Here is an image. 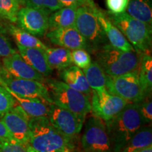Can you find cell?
I'll list each match as a JSON object with an SVG mask.
<instances>
[{"instance_id": "cell-1", "label": "cell", "mask_w": 152, "mask_h": 152, "mask_svg": "<svg viewBox=\"0 0 152 152\" xmlns=\"http://www.w3.org/2000/svg\"><path fill=\"white\" fill-rule=\"evenodd\" d=\"M29 145L38 152H75V140L51 125L47 117L30 118Z\"/></svg>"}, {"instance_id": "cell-2", "label": "cell", "mask_w": 152, "mask_h": 152, "mask_svg": "<svg viewBox=\"0 0 152 152\" xmlns=\"http://www.w3.org/2000/svg\"><path fill=\"white\" fill-rule=\"evenodd\" d=\"M105 123L113 152H121L137 131L144 125L138 103H128L118 114Z\"/></svg>"}, {"instance_id": "cell-3", "label": "cell", "mask_w": 152, "mask_h": 152, "mask_svg": "<svg viewBox=\"0 0 152 152\" xmlns=\"http://www.w3.org/2000/svg\"><path fill=\"white\" fill-rule=\"evenodd\" d=\"M96 61L107 75L117 76L137 71L140 54L135 51L125 52L106 44L96 50Z\"/></svg>"}, {"instance_id": "cell-4", "label": "cell", "mask_w": 152, "mask_h": 152, "mask_svg": "<svg viewBox=\"0 0 152 152\" xmlns=\"http://www.w3.org/2000/svg\"><path fill=\"white\" fill-rule=\"evenodd\" d=\"M45 83L52 104L83 117L91 111L90 98L86 94L74 90L63 81L49 79Z\"/></svg>"}, {"instance_id": "cell-5", "label": "cell", "mask_w": 152, "mask_h": 152, "mask_svg": "<svg viewBox=\"0 0 152 152\" xmlns=\"http://www.w3.org/2000/svg\"><path fill=\"white\" fill-rule=\"evenodd\" d=\"M111 22L115 25L139 54L150 53L151 48L152 28L126 12L113 15L106 13Z\"/></svg>"}, {"instance_id": "cell-6", "label": "cell", "mask_w": 152, "mask_h": 152, "mask_svg": "<svg viewBox=\"0 0 152 152\" xmlns=\"http://www.w3.org/2000/svg\"><path fill=\"white\" fill-rule=\"evenodd\" d=\"M75 27L86 39L88 49L96 51L107 44L103 28L91 7L86 6L77 7Z\"/></svg>"}, {"instance_id": "cell-7", "label": "cell", "mask_w": 152, "mask_h": 152, "mask_svg": "<svg viewBox=\"0 0 152 152\" xmlns=\"http://www.w3.org/2000/svg\"><path fill=\"white\" fill-rule=\"evenodd\" d=\"M83 152H113L105 121L93 115L87 119L81 138Z\"/></svg>"}, {"instance_id": "cell-8", "label": "cell", "mask_w": 152, "mask_h": 152, "mask_svg": "<svg viewBox=\"0 0 152 152\" xmlns=\"http://www.w3.org/2000/svg\"><path fill=\"white\" fill-rule=\"evenodd\" d=\"M138 70L117 76L106 75V90L129 103L141 102L144 97L139 83Z\"/></svg>"}, {"instance_id": "cell-9", "label": "cell", "mask_w": 152, "mask_h": 152, "mask_svg": "<svg viewBox=\"0 0 152 152\" xmlns=\"http://www.w3.org/2000/svg\"><path fill=\"white\" fill-rule=\"evenodd\" d=\"M47 118L51 125L58 132L74 140L80 132L86 118L54 104L49 105Z\"/></svg>"}, {"instance_id": "cell-10", "label": "cell", "mask_w": 152, "mask_h": 152, "mask_svg": "<svg viewBox=\"0 0 152 152\" xmlns=\"http://www.w3.org/2000/svg\"><path fill=\"white\" fill-rule=\"evenodd\" d=\"M1 85L22 97L39 99L52 104L48 88L42 82L13 77L7 75L3 69L1 74Z\"/></svg>"}, {"instance_id": "cell-11", "label": "cell", "mask_w": 152, "mask_h": 152, "mask_svg": "<svg viewBox=\"0 0 152 152\" xmlns=\"http://www.w3.org/2000/svg\"><path fill=\"white\" fill-rule=\"evenodd\" d=\"M90 103L93 115L107 121L118 114L129 102L116 95L110 94L104 89L92 90Z\"/></svg>"}, {"instance_id": "cell-12", "label": "cell", "mask_w": 152, "mask_h": 152, "mask_svg": "<svg viewBox=\"0 0 152 152\" xmlns=\"http://www.w3.org/2000/svg\"><path fill=\"white\" fill-rule=\"evenodd\" d=\"M30 118L21 107L16 104L4 114L1 121L15 140L22 144H29Z\"/></svg>"}, {"instance_id": "cell-13", "label": "cell", "mask_w": 152, "mask_h": 152, "mask_svg": "<svg viewBox=\"0 0 152 152\" xmlns=\"http://www.w3.org/2000/svg\"><path fill=\"white\" fill-rule=\"evenodd\" d=\"M16 23L18 27L34 36H43L49 29V15L29 7L19 9Z\"/></svg>"}, {"instance_id": "cell-14", "label": "cell", "mask_w": 152, "mask_h": 152, "mask_svg": "<svg viewBox=\"0 0 152 152\" xmlns=\"http://www.w3.org/2000/svg\"><path fill=\"white\" fill-rule=\"evenodd\" d=\"M2 68L7 75L16 78L35 80L42 83L46 80L45 77L25 61L18 52L3 58Z\"/></svg>"}, {"instance_id": "cell-15", "label": "cell", "mask_w": 152, "mask_h": 152, "mask_svg": "<svg viewBox=\"0 0 152 152\" xmlns=\"http://www.w3.org/2000/svg\"><path fill=\"white\" fill-rule=\"evenodd\" d=\"M47 37L54 45L70 50L88 49L86 39L77 31L75 26L49 30L47 33Z\"/></svg>"}, {"instance_id": "cell-16", "label": "cell", "mask_w": 152, "mask_h": 152, "mask_svg": "<svg viewBox=\"0 0 152 152\" xmlns=\"http://www.w3.org/2000/svg\"><path fill=\"white\" fill-rule=\"evenodd\" d=\"M92 9L97 16L99 21L103 28L106 39L112 47L125 52L135 51L128 39L125 38L122 32L111 22L106 13L104 12L96 6L92 8Z\"/></svg>"}, {"instance_id": "cell-17", "label": "cell", "mask_w": 152, "mask_h": 152, "mask_svg": "<svg viewBox=\"0 0 152 152\" xmlns=\"http://www.w3.org/2000/svg\"><path fill=\"white\" fill-rule=\"evenodd\" d=\"M18 53L23 59L44 77L50 75L53 70L49 66L43 49L27 48L17 45Z\"/></svg>"}, {"instance_id": "cell-18", "label": "cell", "mask_w": 152, "mask_h": 152, "mask_svg": "<svg viewBox=\"0 0 152 152\" xmlns=\"http://www.w3.org/2000/svg\"><path fill=\"white\" fill-rule=\"evenodd\" d=\"M60 76L63 82L68 86L91 97L92 90L89 86L84 72L80 68L72 65L61 70Z\"/></svg>"}, {"instance_id": "cell-19", "label": "cell", "mask_w": 152, "mask_h": 152, "mask_svg": "<svg viewBox=\"0 0 152 152\" xmlns=\"http://www.w3.org/2000/svg\"><path fill=\"white\" fill-rule=\"evenodd\" d=\"M7 90L14 98L17 104H18L21 107V109L28 114V116L31 118L48 116L49 105L51 104L43 100L39 99L22 97V96H18L11 92L8 88H7Z\"/></svg>"}, {"instance_id": "cell-20", "label": "cell", "mask_w": 152, "mask_h": 152, "mask_svg": "<svg viewBox=\"0 0 152 152\" xmlns=\"http://www.w3.org/2000/svg\"><path fill=\"white\" fill-rule=\"evenodd\" d=\"M138 78L144 97L151 96L152 91V58L150 53L140 54Z\"/></svg>"}, {"instance_id": "cell-21", "label": "cell", "mask_w": 152, "mask_h": 152, "mask_svg": "<svg viewBox=\"0 0 152 152\" xmlns=\"http://www.w3.org/2000/svg\"><path fill=\"white\" fill-rule=\"evenodd\" d=\"M45 57L49 66L52 70L61 71L64 68L73 65L71 59V50L64 47L49 48L44 50Z\"/></svg>"}, {"instance_id": "cell-22", "label": "cell", "mask_w": 152, "mask_h": 152, "mask_svg": "<svg viewBox=\"0 0 152 152\" xmlns=\"http://www.w3.org/2000/svg\"><path fill=\"white\" fill-rule=\"evenodd\" d=\"M125 12L152 28L151 0H129Z\"/></svg>"}, {"instance_id": "cell-23", "label": "cell", "mask_w": 152, "mask_h": 152, "mask_svg": "<svg viewBox=\"0 0 152 152\" xmlns=\"http://www.w3.org/2000/svg\"><path fill=\"white\" fill-rule=\"evenodd\" d=\"M76 7H63L49 16V29L65 28L75 26Z\"/></svg>"}, {"instance_id": "cell-24", "label": "cell", "mask_w": 152, "mask_h": 152, "mask_svg": "<svg viewBox=\"0 0 152 152\" xmlns=\"http://www.w3.org/2000/svg\"><path fill=\"white\" fill-rule=\"evenodd\" d=\"M152 145L151 126L141 127L129 140L121 152H135Z\"/></svg>"}, {"instance_id": "cell-25", "label": "cell", "mask_w": 152, "mask_h": 152, "mask_svg": "<svg viewBox=\"0 0 152 152\" xmlns=\"http://www.w3.org/2000/svg\"><path fill=\"white\" fill-rule=\"evenodd\" d=\"M9 31L11 35L14 39L17 45L27 48H38L45 50L47 45L38 38L20 28L10 25L9 26Z\"/></svg>"}, {"instance_id": "cell-26", "label": "cell", "mask_w": 152, "mask_h": 152, "mask_svg": "<svg viewBox=\"0 0 152 152\" xmlns=\"http://www.w3.org/2000/svg\"><path fill=\"white\" fill-rule=\"evenodd\" d=\"M83 71L92 90L99 91L106 89V74L96 61H92L90 66Z\"/></svg>"}, {"instance_id": "cell-27", "label": "cell", "mask_w": 152, "mask_h": 152, "mask_svg": "<svg viewBox=\"0 0 152 152\" xmlns=\"http://www.w3.org/2000/svg\"><path fill=\"white\" fill-rule=\"evenodd\" d=\"M19 5L17 0H0V16L11 23H16Z\"/></svg>"}, {"instance_id": "cell-28", "label": "cell", "mask_w": 152, "mask_h": 152, "mask_svg": "<svg viewBox=\"0 0 152 152\" xmlns=\"http://www.w3.org/2000/svg\"><path fill=\"white\" fill-rule=\"evenodd\" d=\"M26 7L39 9L49 16L54 11L62 8L63 5L58 0H26Z\"/></svg>"}, {"instance_id": "cell-29", "label": "cell", "mask_w": 152, "mask_h": 152, "mask_svg": "<svg viewBox=\"0 0 152 152\" xmlns=\"http://www.w3.org/2000/svg\"><path fill=\"white\" fill-rule=\"evenodd\" d=\"M71 59L74 66L82 70L86 69L92 63L90 54L86 49H77L71 50Z\"/></svg>"}, {"instance_id": "cell-30", "label": "cell", "mask_w": 152, "mask_h": 152, "mask_svg": "<svg viewBox=\"0 0 152 152\" xmlns=\"http://www.w3.org/2000/svg\"><path fill=\"white\" fill-rule=\"evenodd\" d=\"M16 104L14 98L7 88L0 85V120Z\"/></svg>"}, {"instance_id": "cell-31", "label": "cell", "mask_w": 152, "mask_h": 152, "mask_svg": "<svg viewBox=\"0 0 152 152\" xmlns=\"http://www.w3.org/2000/svg\"><path fill=\"white\" fill-rule=\"evenodd\" d=\"M28 146L15 140L0 139V152H27Z\"/></svg>"}, {"instance_id": "cell-32", "label": "cell", "mask_w": 152, "mask_h": 152, "mask_svg": "<svg viewBox=\"0 0 152 152\" xmlns=\"http://www.w3.org/2000/svg\"><path fill=\"white\" fill-rule=\"evenodd\" d=\"M139 110L144 125L149 124L152 121V102L151 96L144 98L138 102Z\"/></svg>"}, {"instance_id": "cell-33", "label": "cell", "mask_w": 152, "mask_h": 152, "mask_svg": "<svg viewBox=\"0 0 152 152\" xmlns=\"http://www.w3.org/2000/svg\"><path fill=\"white\" fill-rule=\"evenodd\" d=\"M129 0H106V5L108 13L111 14L117 15L125 12Z\"/></svg>"}, {"instance_id": "cell-34", "label": "cell", "mask_w": 152, "mask_h": 152, "mask_svg": "<svg viewBox=\"0 0 152 152\" xmlns=\"http://www.w3.org/2000/svg\"><path fill=\"white\" fill-rule=\"evenodd\" d=\"M17 52L11 46L10 42L3 34L0 33V57H7Z\"/></svg>"}, {"instance_id": "cell-35", "label": "cell", "mask_w": 152, "mask_h": 152, "mask_svg": "<svg viewBox=\"0 0 152 152\" xmlns=\"http://www.w3.org/2000/svg\"><path fill=\"white\" fill-rule=\"evenodd\" d=\"M58 1L63 5V7H67L77 8L79 7L86 6V7H91V8H94L96 6L93 0H58Z\"/></svg>"}, {"instance_id": "cell-36", "label": "cell", "mask_w": 152, "mask_h": 152, "mask_svg": "<svg viewBox=\"0 0 152 152\" xmlns=\"http://www.w3.org/2000/svg\"><path fill=\"white\" fill-rule=\"evenodd\" d=\"M0 139H4V140H14L11 135L10 132L6 128L2 121L0 120Z\"/></svg>"}, {"instance_id": "cell-37", "label": "cell", "mask_w": 152, "mask_h": 152, "mask_svg": "<svg viewBox=\"0 0 152 152\" xmlns=\"http://www.w3.org/2000/svg\"><path fill=\"white\" fill-rule=\"evenodd\" d=\"M135 152H152V145L144 148V149L139 150V151H137Z\"/></svg>"}, {"instance_id": "cell-38", "label": "cell", "mask_w": 152, "mask_h": 152, "mask_svg": "<svg viewBox=\"0 0 152 152\" xmlns=\"http://www.w3.org/2000/svg\"><path fill=\"white\" fill-rule=\"evenodd\" d=\"M27 152H38V151H36L35 149H34L33 148L31 147V146L28 144V146L27 147Z\"/></svg>"}, {"instance_id": "cell-39", "label": "cell", "mask_w": 152, "mask_h": 152, "mask_svg": "<svg viewBox=\"0 0 152 152\" xmlns=\"http://www.w3.org/2000/svg\"><path fill=\"white\" fill-rule=\"evenodd\" d=\"M17 1H18L19 4L23 5V6H26V0H17Z\"/></svg>"}, {"instance_id": "cell-40", "label": "cell", "mask_w": 152, "mask_h": 152, "mask_svg": "<svg viewBox=\"0 0 152 152\" xmlns=\"http://www.w3.org/2000/svg\"><path fill=\"white\" fill-rule=\"evenodd\" d=\"M2 72H3V68H2V66H0V85H1V74L2 73Z\"/></svg>"}, {"instance_id": "cell-41", "label": "cell", "mask_w": 152, "mask_h": 152, "mask_svg": "<svg viewBox=\"0 0 152 152\" xmlns=\"http://www.w3.org/2000/svg\"></svg>"}]
</instances>
